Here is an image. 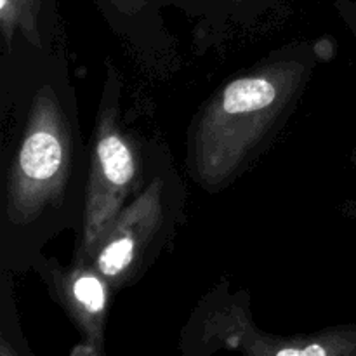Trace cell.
Masks as SVG:
<instances>
[{
	"mask_svg": "<svg viewBox=\"0 0 356 356\" xmlns=\"http://www.w3.org/2000/svg\"><path fill=\"white\" fill-rule=\"evenodd\" d=\"M0 271L24 275L80 232L89 148L65 49L0 54Z\"/></svg>",
	"mask_w": 356,
	"mask_h": 356,
	"instance_id": "6da1fadb",
	"label": "cell"
},
{
	"mask_svg": "<svg viewBox=\"0 0 356 356\" xmlns=\"http://www.w3.org/2000/svg\"><path fill=\"white\" fill-rule=\"evenodd\" d=\"M336 51L329 37L289 42L222 82L188 127L190 179L209 195L236 183L277 141L315 72Z\"/></svg>",
	"mask_w": 356,
	"mask_h": 356,
	"instance_id": "7a4b0ae2",
	"label": "cell"
},
{
	"mask_svg": "<svg viewBox=\"0 0 356 356\" xmlns=\"http://www.w3.org/2000/svg\"><path fill=\"white\" fill-rule=\"evenodd\" d=\"M125 101L120 70L106 59L90 131L86 212L75 235L72 263H92L104 233L148 177L156 138H148Z\"/></svg>",
	"mask_w": 356,
	"mask_h": 356,
	"instance_id": "3957f363",
	"label": "cell"
},
{
	"mask_svg": "<svg viewBox=\"0 0 356 356\" xmlns=\"http://www.w3.org/2000/svg\"><path fill=\"white\" fill-rule=\"evenodd\" d=\"M184 209V179L169 145L156 138L145 184L111 222L90 264L115 292L132 287L170 245Z\"/></svg>",
	"mask_w": 356,
	"mask_h": 356,
	"instance_id": "277c9868",
	"label": "cell"
},
{
	"mask_svg": "<svg viewBox=\"0 0 356 356\" xmlns=\"http://www.w3.org/2000/svg\"><path fill=\"white\" fill-rule=\"evenodd\" d=\"M179 350L186 356L221 351L247 356H356V325H336L278 336L259 330L245 289L233 291L226 280L198 301L181 329Z\"/></svg>",
	"mask_w": 356,
	"mask_h": 356,
	"instance_id": "5b68a950",
	"label": "cell"
},
{
	"mask_svg": "<svg viewBox=\"0 0 356 356\" xmlns=\"http://www.w3.org/2000/svg\"><path fill=\"white\" fill-rule=\"evenodd\" d=\"M111 31L125 42L139 63L152 72L165 73L176 65L174 37L163 24L162 9L179 7L193 17H200V35L207 44L225 33L228 23L226 0H96Z\"/></svg>",
	"mask_w": 356,
	"mask_h": 356,
	"instance_id": "8992f818",
	"label": "cell"
},
{
	"mask_svg": "<svg viewBox=\"0 0 356 356\" xmlns=\"http://www.w3.org/2000/svg\"><path fill=\"white\" fill-rule=\"evenodd\" d=\"M31 271L79 332L72 356H103L113 287L90 263L63 264L42 254Z\"/></svg>",
	"mask_w": 356,
	"mask_h": 356,
	"instance_id": "52a82bcc",
	"label": "cell"
},
{
	"mask_svg": "<svg viewBox=\"0 0 356 356\" xmlns=\"http://www.w3.org/2000/svg\"><path fill=\"white\" fill-rule=\"evenodd\" d=\"M63 49L54 0H0V54L17 47Z\"/></svg>",
	"mask_w": 356,
	"mask_h": 356,
	"instance_id": "ba28073f",
	"label": "cell"
},
{
	"mask_svg": "<svg viewBox=\"0 0 356 356\" xmlns=\"http://www.w3.org/2000/svg\"><path fill=\"white\" fill-rule=\"evenodd\" d=\"M14 277L10 271H0V356H33L19 323Z\"/></svg>",
	"mask_w": 356,
	"mask_h": 356,
	"instance_id": "9c48e42d",
	"label": "cell"
},
{
	"mask_svg": "<svg viewBox=\"0 0 356 356\" xmlns=\"http://www.w3.org/2000/svg\"><path fill=\"white\" fill-rule=\"evenodd\" d=\"M275 3L277 0H226L229 21L245 26L256 23Z\"/></svg>",
	"mask_w": 356,
	"mask_h": 356,
	"instance_id": "30bf717a",
	"label": "cell"
},
{
	"mask_svg": "<svg viewBox=\"0 0 356 356\" xmlns=\"http://www.w3.org/2000/svg\"><path fill=\"white\" fill-rule=\"evenodd\" d=\"M337 14L343 19L344 26L356 37V2L353 0H334Z\"/></svg>",
	"mask_w": 356,
	"mask_h": 356,
	"instance_id": "8fae6325",
	"label": "cell"
}]
</instances>
